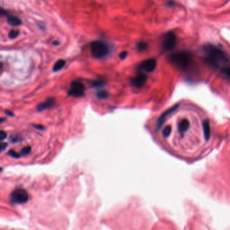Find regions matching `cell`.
<instances>
[{
	"instance_id": "obj_1",
	"label": "cell",
	"mask_w": 230,
	"mask_h": 230,
	"mask_svg": "<svg viewBox=\"0 0 230 230\" xmlns=\"http://www.w3.org/2000/svg\"><path fill=\"white\" fill-rule=\"evenodd\" d=\"M205 60L210 66L219 67L227 62V57L223 51L211 44L205 45L203 47Z\"/></svg>"
},
{
	"instance_id": "obj_2",
	"label": "cell",
	"mask_w": 230,
	"mask_h": 230,
	"mask_svg": "<svg viewBox=\"0 0 230 230\" xmlns=\"http://www.w3.org/2000/svg\"><path fill=\"white\" fill-rule=\"evenodd\" d=\"M169 61L177 68L185 70L189 67L192 62V55L187 51H178L170 55Z\"/></svg>"
},
{
	"instance_id": "obj_3",
	"label": "cell",
	"mask_w": 230,
	"mask_h": 230,
	"mask_svg": "<svg viewBox=\"0 0 230 230\" xmlns=\"http://www.w3.org/2000/svg\"><path fill=\"white\" fill-rule=\"evenodd\" d=\"M90 51L94 57L101 59L108 55L109 52V48L104 42L94 40L90 44Z\"/></svg>"
},
{
	"instance_id": "obj_4",
	"label": "cell",
	"mask_w": 230,
	"mask_h": 230,
	"mask_svg": "<svg viewBox=\"0 0 230 230\" xmlns=\"http://www.w3.org/2000/svg\"><path fill=\"white\" fill-rule=\"evenodd\" d=\"M29 199L28 192L23 189H15L10 195V201L15 204H24Z\"/></svg>"
},
{
	"instance_id": "obj_5",
	"label": "cell",
	"mask_w": 230,
	"mask_h": 230,
	"mask_svg": "<svg viewBox=\"0 0 230 230\" xmlns=\"http://www.w3.org/2000/svg\"><path fill=\"white\" fill-rule=\"evenodd\" d=\"M176 43V36L173 32H168L163 36L162 46L164 51H170L174 48Z\"/></svg>"
},
{
	"instance_id": "obj_6",
	"label": "cell",
	"mask_w": 230,
	"mask_h": 230,
	"mask_svg": "<svg viewBox=\"0 0 230 230\" xmlns=\"http://www.w3.org/2000/svg\"><path fill=\"white\" fill-rule=\"evenodd\" d=\"M84 90V86L80 82H74L72 83L71 88L69 90V95L72 96L74 97H80L83 95Z\"/></svg>"
},
{
	"instance_id": "obj_7",
	"label": "cell",
	"mask_w": 230,
	"mask_h": 230,
	"mask_svg": "<svg viewBox=\"0 0 230 230\" xmlns=\"http://www.w3.org/2000/svg\"><path fill=\"white\" fill-rule=\"evenodd\" d=\"M157 65V62L155 59L145 60L139 65V69L147 72H152Z\"/></svg>"
},
{
	"instance_id": "obj_8",
	"label": "cell",
	"mask_w": 230,
	"mask_h": 230,
	"mask_svg": "<svg viewBox=\"0 0 230 230\" xmlns=\"http://www.w3.org/2000/svg\"><path fill=\"white\" fill-rule=\"evenodd\" d=\"M147 79V76L144 73L139 74L137 76H136L131 79V83H132V85L134 87L137 88H141L143 86L145 82H146Z\"/></svg>"
},
{
	"instance_id": "obj_9",
	"label": "cell",
	"mask_w": 230,
	"mask_h": 230,
	"mask_svg": "<svg viewBox=\"0 0 230 230\" xmlns=\"http://www.w3.org/2000/svg\"><path fill=\"white\" fill-rule=\"evenodd\" d=\"M55 104V99L53 98H48L47 100H45L44 102L40 103L38 106H36V110L39 112H41L43 111L46 109H50L51 107H52L53 106H54V104Z\"/></svg>"
},
{
	"instance_id": "obj_10",
	"label": "cell",
	"mask_w": 230,
	"mask_h": 230,
	"mask_svg": "<svg viewBox=\"0 0 230 230\" xmlns=\"http://www.w3.org/2000/svg\"><path fill=\"white\" fill-rule=\"evenodd\" d=\"M189 121L186 119H183L180 120V122L178 123V131L181 135L184 134L186 131L189 128Z\"/></svg>"
},
{
	"instance_id": "obj_11",
	"label": "cell",
	"mask_w": 230,
	"mask_h": 230,
	"mask_svg": "<svg viewBox=\"0 0 230 230\" xmlns=\"http://www.w3.org/2000/svg\"><path fill=\"white\" fill-rule=\"evenodd\" d=\"M203 133L205 138L206 140H209L211 136V127L210 123L208 120H205L203 123Z\"/></svg>"
},
{
	"instance_id": "obj_12",
	"label": "cell",
	"mask_w": 230,
	"mask_h": 230,
	"mask_svg": "<svg viewBox=\"0 0 230 230\" xmlns=\"http://www.w3.org/2000/svg\"><path fill=\"white\" fill-rule=\"evenodd\" d=\"M7 20L8 24L13 26H18L22 24V21L19 18L16 16H13L11 15H8L7 17Z\"/></svg>"
},
{
	"instance_id": "obj_13",
	"label": "cell",
	"mask_w": 230,
	"mask_h": 230,
	"mask_svg": "<svg viewBox=\"0 0 230 230\" xmlns=\"http://www.w3.org/2000/svg\"><path fill=\"white\" fill-rule=\"evenodd\" d=\"M178 106V104H177V105H175V106H172V108H170V109H168L167 111H166L165 112H164V114H163V115L160 116V118H159V120H158V126H160L162 125V124L163 123V122L164 119H165L166 118V116H167L168 115H170V113H172V112L173 111H174V110L177 109Z\"/></svg>"
},
{
	"instance_id": "obj_14",
	"label": "cell",
	"mask_w": 230,
	"mask_h": 230,
	"mask_svg": "<svg viewBox=\"0 0 230 230\" xmlns=\"http://www.w3.org/2000/svg\"><path fill=\"white\" fill-rule=\"evenodd\" d=\"M65 62L64 60L60 59V60L57 61V62L55 63L54 66H53V72H56L59 71V70H61V69L63 68V67L65 66Z\"/></svg>"
},
{
	"instance_id": "obj_15",
	"label": "cell",
	"mask_w": 230,
	"mask_h": 230,
	"mask_svg": "<svg viewBox=\"0 0 230 230\" xmlns=\"http://www.w3.org/2000/svg\"><path fill=\"white\" fill-rule=\"evenodd\" d=\"M32 148L30 146H26L24 148H22L20 151V155L21 156H26V155L29 154L31 152Z\"/></svg>"
},
{
	"instance_id": "obj_16",
	"label": "cell",
	"mask_w": 230,
	"mask_h": 230,
	"mask_svg": "<svg viewBox=\"0 0 230 230\" xmlns=\"http://www.w3.org/2000/svg\"><path fill=\"white\" fill-rule=\"evenodd\" d=\"M171 131H172V127L170 126H166L165 128L163 129V137H168L169 135H170V134L171 133Z\"/></svg>"
},
{
	"instance_id": "obj_17",
	"label": "cell",
	"mask_w": 230,
	"mask_h": 230,
	"mask_svg": "<svg viewBox=\"0 0 230 230\" xmlns=\"http://www.w3.org/2000/svg\"><path fill=\"white\" fill-rule=\"evenodd\" d=\"M8 155H10V156L13 158H20L21 155L19 154L18 153H17L16 151H14V150L13 149H10V151L8 152Z\"/></svg>"
},
{
	"instance_id": "obj_18",
	"label": "cell",
	"mask_w": 230,
	"mask_h": 230,
	"mask_svg": "<svg viewBox=\"0 0 230 230\" xmlns=\"http://www.w3.org/2000/svg\"><path fill=\"white\" fill-rule=\"evenodd\" d=\"M18 35H19V32H18V30H12L10 31V33H9V37H10V38L12 39L16 38Z\"/></svg>"
},
{
	"instance_id": "obj_19",
	"label": "cell",
	"mask_w": 230,
	"mask_h": 230,
	"mask_svg": "<svg viewBox=\"0 0 230 230\" xmlns=\"http://www.w3.org/2000/svg\"><path fill=\"white\" fill-rule=\"evenodd\" d=\"M147 48V44L145 43H143V42H142V43H139L137 45V49L139 51H143L144 50L146 49Z\"/></svg>"
},
{
	"instance_id": "obj_20",
	"label": "cell",
	"mask_w": 230,
	"mask_h": 230,
	"mask_svg": "<svg viewBox=\"0 0 230 230\" xmlns=\"http://www.w3.org/2000/svg\"><path fill=\"white\" fill-rule=\"evenodd\" d=\"M97 96H98V98H99L104 99V98H106L108 96V93L106 92H104V91H102V92H98L97 94Z\"/></svg>"
},
{
	"instance_id": "obj_21",
	"label": "cell",
	"mask_w": 230,
	"mask_h": 230,
	"mask_svg": "<svg viewBox=\"0 0 230 230\" xmlns=\"http://www.w3.org/2000/svg\"><path fill=\"white\" fill-rule=\"evenodd\" d=\"M222 73L225 76L230 78V67H225L222 69Z\"/></svg>"
},
{
	"instance_id": "obj_22",
	"label": "cell",
	"mask_w": 230,
	"mask_h": 230,
	"mask_svg": "<svg viewBox=\"0 0 230 230\" xmlns=\"http://www.w3.org/2000/svg\"><path fill=\"white\" fill-rule=\"evenodd\" d=\"M8 16V12L6 10H4L3 8L0 7V17L2 16Z\"/></svg>"
},
{
	"instance_id": "obj_23",
	"label": "cell",
	"mask_w": 230,
	"mask_h": 230,
	"mask_svg": "<svg viewBox=\"0 0 230 230\" xmlns=\"http://www.w3.org/2000/svg\"><path fill=\"white\" fill-rule=\"evenodd\" d=\"M6 137H7V133L5 132V131L0 130V141L5 139Z\"/></svg>"
},
{
	"instance_id": "obj_24",
	"label": "cell",
	"mask_w": 230,
	"mask_h": 230,
	"mask_svg": "<svg viewBox=\"0 0 230 230\" xmlns=\"http://www.w3.org/2000/svg\"><path fill=\"white\" fill-rule=\"evenodd\" d=\"M7 146H8V144L6 143H4V142L0 143V152L3 151V150L7 147Z\"/></svg>"
},
{
	"instance_id": "obj_25",
	"label": "cell",
	"mask_w": 230,
	"mask_h": 230,
	"mask_svg": "<svg viewBox=\"0 0 230 230\" xmlns=\"http://www.w3.org/2000/svg\"><path fill=\"white\" fill-rule=\"evenodd\" d=\"M126 55H127V53H126V52H125V51H124V52H123V53H121L120 54V55H119V57H120V59H125V58H126Z\"/></svg>"
},
{
	"instance_id": "obj_26",
	"label": "cell",
	"mask_w": 230,
	"mask_h": 230,
	"mask_svg": "<svg viewBox=\"0 0 230 230\" xmlns=\"http://www.w3.org/2000/svg\"><path fill=\"white\" fill-rule=\"evenodd\" d=\"M33 126H34V127H35L36 129H39V130H42V129H44L43 126L39 125H33Z\"/></svg>"
},
{
	"instance_id": "obj_27",
	"label": "cell",
	"mask_w": 230,
	"mask_h": 230,
	"mask_svg": "<svg viewBox=\"0 0 230 230\" xmlns=\"http://www.w3.org/2000/svg\"><path fill=\"white\" fill-rule=\"evenodd\" d=\"M5 113H6L7 115H8V116H13V112H11L10 110H6L5 111Z\"/></svg>"
},
{
	"instance_id": "obj_28",
	"label": "cell",
	"mask_w": 230,
	"mask_h": 230,
	"mask_svg": "<svg viewBox=\"0 0 230 230\" xmlns=\"http://www.w3.org/2000/svg\"><path fill=\"white\" fill-rule=\"evenodd\" d=\"M6 118H2V117H0V124L3 123L4 121H6Z\"/></svg>"
},
{
	"instance_id": "obj_29",
	"label": "cell",
	"mask_w": 230,
	"mask_h": 230,
	"mask_svg": "<svg viewBox=\"0 0 230 230\" xmlns=\"http://www.w3.org/2000/svg\"><path fill=\"white\" fill-rule=\"evenodd\" d=\"M2 67H3V65H2V63H0V69H1L2 68Z\"/></svg>"
},
{
	"instance_id": "obj_30",
	"label": "cell",
	"mask_w": 230,
	"mask_h": 230,
	"mask_svg": "<svg viewBox=\"0 0 230 230\" xmlns=\"http://www.w3.org/2000/svg\"><path fill=\"white\" fill-rule=\"evenodd\" d=\"M1 171H2V168L0 167V172H1Z\"/></svg>"
}]
</instances>
